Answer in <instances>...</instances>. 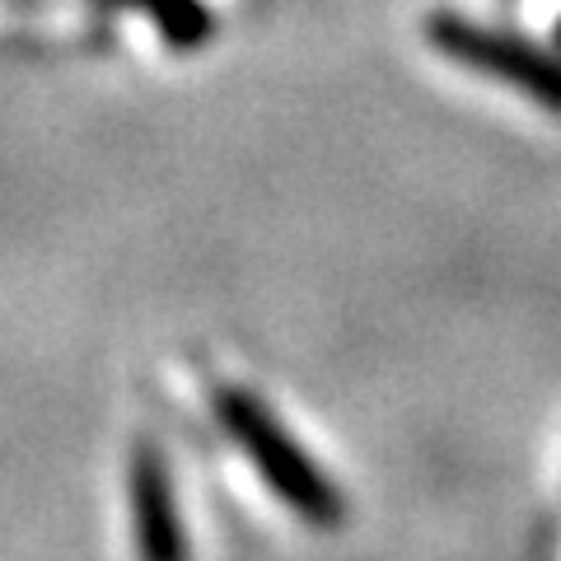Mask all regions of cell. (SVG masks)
Here are the masks:
<instances>
[{"instance_id": "cell-2", "label": "cell", "mask_w": 561, "mask_h": 561, "mask_svg": "<svg viewBox=\"0 0 561 561\" xmlns=\"http://www.w3.org/2000/svg\"><path fill=\"white\" fill-rule=\"evenodd\" d=\"M426 33L445 57L482 70V76L501 80V84H511V90L529 94L534 103H542L548 113L561 117V61H552L548 51L519 43V38H511V33L468 24V20H459V14H431Z\"/></svg>"}, {"instance_id": "cell-1", "label": "cell", "mask_w": 561, "mask_h": 561, "mask_svg": "<svg viewBox=\"0 0 561 561\" xmlns=\"http://www.w3.org/2000/svg\"><path fill=\"white\" fill-rule=\"evenodd\" d=\"M216 408H220V421L230 426V435L239 440V449L253 459V468L267 478V486L276 496L286 501L295 515L319 524V529H337L342 515H346L337 486H332L323 478V468L290 440V431L272 416L267 402H257L243 389H220Z\"/></svg>"}, {"instance_id": "cell-3", "label": "cell", "mask_w": 561, "mask_h": 561, "mask_svg": "<svg viewBox=\"0 0 561 561\" xmlns=\"http://www.w3.org/2000/svg\"><path fill=\"white\" fill-rule=\"evenodd\" d=\"M131 519H136V548L140 561H187L179 505H173L169 468L154 454V445L136 449L131 463Z\"/></svg>"}]
</instances>
